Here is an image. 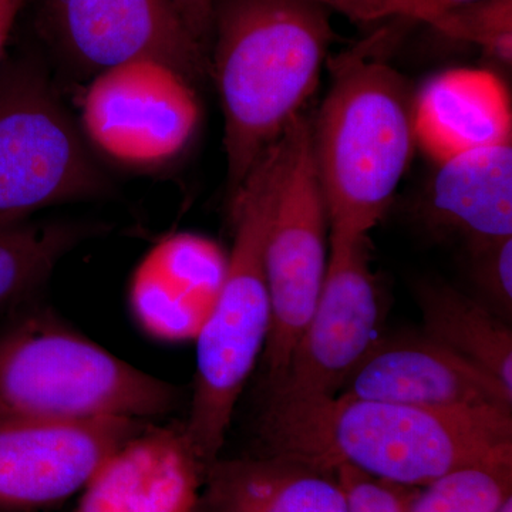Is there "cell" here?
<instances>
[{"instance_id": "3", "label": "cell", "mask_w": 512, "mask_h": 512, "mask_svg": "<svg viewBox=\"0 0 512 512\" xmlns=\"http://www.w3.org/2000/svg\"><path fill=\"white\" fill-rule=\"evenodd\" d=\"M377 39L329 60V90L311 119L312 160L330 235L369 237L392 204L417 147L416 92L375 55Z\"/></svg>"}, {"instance_id": "28", "label": "cell", "mask_w": 512, "mask_h": 512, "mask_svg": "<svg viewBox=\"0 0 512 512\" xmlns=\"http://www.w3.org/2000/svg\"><path fill=\"white\" fill-rule=\"evenodd\" d=\"M497 512H512V497L508 498V500L498 508Z\"/></svg>"}, {"instance_id": "26", "label": "cell", "mask_w": 512, "mask_h": 512, "mask_svg": "<svg viewBox=\"0 0 512 512\" xmlns=\"http://www.w3.org/2000/svg\"><path fill=\"white\" fill-rule=\"evenodd\" d=\"M25 0H0V59Z\"/></svg>"}, {"instance_id": "6", "label": "cell", "mask_w": 512, "mask_h": 512, "mask_svg": "<svg viewBox=\"0 0 512 512\" xmlns=\"http://www.w3.org/2000/svg\"><path fill=\"white\" fill-rule=\"evenodd\" d=\"M109 180L42 70L28 63L0 72V224L93 200Z\"/></svg>"}, {"instance_id": "13", "label": "cell", "mask_w": 512, "mask_h": 512, "mask_svg": "<svg viewBox=\"0 0 512 512\" xmlns=\"http://www.w3.org/2000/svg\"><path fill=\"white\" fill-rule=\"evenodd\" d=\"M228 255L217 242L191 232L158 241L128 281V309L148 338L163 343L197 339L220 295Z\"/></svg>"}, {"instance_id": "16", "label": "cell", "mask_w": 512, "mask_h": 512, "mask_svg": "<svg viewBox=\"0 0 512 512\" xmlns=\"http://www.w3.org/2000/svg\"><path fill=\"white\" fill-rule=\"evenodd\" d=\"M197 512H348V501L335 471L266 453L218 458Z\"/></svg>"}, {"instance_id": "10", "label": "cell", "mask_w": 512, "mask_h": 512, "mask_svg": "<svg viewBox=\"0 0 512 512\" xmlns=\"http://www.w3.org/2000/svg\"><path fill=\"white\" fill-rule=\"evenodd\" d=\"M42 8L60 50L87 72L153 59L195 87L210 79V56L173 0H42Z\"/></svg>"}, {"instance_id": "24", "label": "cell", "mask_w": 512, "mask_h": 512, "mask_svg": "<svg viewBox=\"0 0 512 512\" xmlns=\"http://www.w3.org/2000/svg\"><path fill=\"white\" fill-rule=\"evenodd\" d=\"M348 512H407L409 487L377 480L352 467L336 468Z\"/></svg>"}, {"instance_id": "8", "label": "cell", "mask_w": 512, "mask_h": 512, "mask_svg": "<svg viewBox=\"0 0 512 512\" xmlns=\"http://www.w3.org/2000/svg\"><path fill=\"white\" fill-rule=\"evenodd\" d=\"M200 121L197 87L153 59L101 70L82 101V130L90 144L134 170H153L180 157Z\"/></svg>"}, {"instance_id": "19", "label": "cell", "mask_w": 512, "mask_h": 512, "mask_svg": "<svg viewBox=\"0 0 512 512\" xmlns=\"http://www.w3.org/2000/svg\"><path fill=\"white\" fill-rule=\"evenodd\" d=\"M103 229L70 220L0 224V313L32 305L63 256Z\"/></svg>"}, {"instance_id": "7", "label": "cell", "mask_w": 512, "mask_h": 512, "mask_svg": "<svg viewBox=\"0 0 512 512\" xmlns=\"http://www.w3.org/2000/svg\"><path fill=\"white\" fill-rule=\"evenodd\" d=\"M328 207L312 160L311 119L302 114L282 138V163L264 242L271 332L264 349L269 392L284 375L311 318L329 262Z\"/></svg>"}, {"instance_id": "17", "label": "cell", "mask_w": 512, "mask_h": 512, "mask_svg": "<svg viewBox=\"0 0 512 512\" xmlns=\"http://www.w3.org/2000/svg\"><path fill=\"white\" fill-rule=\"evenodd\" d=\"M427 220L466 238L470 248L512 238V141L437 163Z\"/></svg>"}, {"instance_id": "14", "label": "cell", "mask_w": 512, "mask_h": 512, "mask_svg": "<svg viewBox=\"0 0 512 512\" xmlns=\"http://www.w3.org/2000/svg\"><path fill=\"white\" fill-rule=\"evenodd\" d=\"M208 470L183 424H147L104 461L74 512H197Z\"/></svg>"}, {"instance_id": "27", "label": "cell", "mask_w": 512, "mask_h": 512, "mask_svg": "<svg viewBox=\"0 0 512 512\" xmlns=\"http://www.w3.org/2000/svg\"><path fill=\"white\" fill-rule=\"evenodd\" d=\"M476 2H481V0H437L441 8L446 10H453Z\"/></svg>"}, {"instance_id": "2", "label": "cell", "mask_w": 512, "mask_h": 512, "mask_svg": "<svg viewBox=\"0 0 512 512\" xmlns=\"http://www.w3.org/2000/svg\"><path fill=\"white\" fill-rule=\"evenodd\" d=\"M210 79L224 114L229 202L303 114L335 39L315 0H221Z\"/></svg>"}, {"instance_id": "9", "label": "cell", "mask_w": 512, "mask_h": 512, "mask_svg": "<svg viewBox=\"0 0 512 512\" xmlns=\"http://www.w3.org/2000/svg\"><path fill=\"white\" fill-rule=\"evenodd\" d=\"M380 323L369 237L329 235L322 291L269 403L336 396L380 338Z\"/></svg>"}, {"instance_id": "15", "label": "cell", "mask_w": 512, "mask_h": 512, "mask_svg": "<svg viewBox=\"0 0 512 512\" xmlns=\"http://www.w3.org/2000/svg\"><path fill=\"white\" fill-rule=\"evenodd\" d=\"M417 146L436 163L477 148L511 143L507 87L483 69L446 70L414 94Z\"/></svg>"}, {"instance_id": "4", "label": "cell", "mask_w": 512, "mask_h": 512, "mask_svg": "<svg viewBox=\"0 0 512 512\" xmlns=\"http://www.w3.org/2000/svg\"><path fill=\"white\" fill-rule=\"evenodd\" d=\"M281 163L282 140L266 151L229 202L234 245L220 295L195 339L194 393L183 427L208 468L220 458L239 397L271 332L264 242Z\"/></svg>"}, {"instance_id": "25", "label": "cell", "mask_w": 512, "mask_h": 512, "mask_svg": "<svg viewBox=\"0 0 512 512\" xmlns=\"http://www.w3.org/2000/svg\"><path fill=\"white\" fill-rule=\"evenodd\" d=\"M173 2L185 25L207 52V43L214 29L215 0H173Z\"/></svg>"}, {"instance_id": "23", "label": "cell", "mask_w": 512, "mask_h": 512, "mask_svg": "<svg viewBox=\"0 0 512 512\" xmlns=\"http://www.w3.org/2000/svg\"><path fill=\"white\" fill-rule=\"evenodd\" d=\"M473 278L481 295L498 316L511 318L512 312V238L470 248Z\"/></svg>"}, {"instance_id": "20", "label": "cell", "mask_w": 512, "mask_h": 512, "mask_svg": "<svg viewBox=\"0 0 512 512\" xmlns=\"http://www.w3.org/2000/svg\"><path fill=\"white\" fill-rule=\"evenodd\" d=\"M410 490L407 512H497L512 497V463L454 468Z\"/></svg>"}, {"instance_id": "1", "label": "cell", "mask_w": 512, "mask_h": 512, "mask_svg": "<svg viewBox=\"0 0 512 512\" xmlns=\"http://www.w3.org/2000/svg\"><path fill=\"white\" fill-rule=\"evenodd\" d=\"M266 453L323 470L352 467L403 487L454 468L512 463V412L427 409L336 394L269 403L261 421Z\"/></svg>"}, {"instance_id": "5", "label": "cell", "mask_w": 512, "mask_h": 512, "mask_svg": "<svg viewBox=\"0 0 512 512\" xmlns=\"http://www.w3.org/2000/svg\"><path fill=\"white\" fill-rule=\"evenodd\" d=\"M173 384L131 366L35 303L0 330V420H148L173 412Z\"/></svg>"}, {"instance_id": "22", "label": "cell", "mask_w": 512, "mask_h": 512, "mask_svg": "<svg viewBox=\"0 0 512 512\" xmlns=\"http://www.w3.org/2000/svg\"><path fill=\"white\" fill-rule=\"evenodd\" d=\"M453 10L463 28L464 42L480 46L487 55L511 64L512 0H481Z\"/></svg>"}, {"instance_id": "21", "label": "cell", "mask_w": 512, "mask_h": 512, "mask_svg": "<svg viewBox=\"0 0 512 512\" xmlns=\"http://www.w3.org/2000/svg\"><path fill=\"white\" fill-rule=\"evenodd\" d=\"M325 9L336 10L352 22L409 19L433 26L451 39L464 40L463 28L454 10L441 8L437 0H315Z\"/></svg>"}, {"instance_id": "18", "label": "cell", "mask_w": 512, "mask_h": 512, "mask_svg": "<svg viewBox=\"0 0 512 512\" xmlns=\"http://www.w3.org/2000/svg\"><path fill=\"white\" fill-rule=\"evenodd\" d=\"M424 335L483 367L512 389V332L484 303L450 285L417 286Z\"/></svg>"}, {"instance_id": "12", "label": "cell", "mask_w": 512, "mask_h": 512, "mask_svg": "<svg viewBox=\"0 0 512 512\" xmlns=\"http://www.w3.org/2000/svg\"><path fill=\"white\" fill-rule=\"evenodd\" d=\"M338 394L427 409L512 412V389L427 335L379 338Z\"/></svg>"}, {"instance_id": "11", "label": "cell", "mask_w": 512, "mask_h": 512, "mask_svg": "<svg viewBox=\"0 0 512 512\" xmlns=\"http://www.w3.org/2000/svg\"><path fill=\"white\" fill-rule=\"evenodd\" d=\"M146 421L0 420V512L47 510L82 493Z\"/></svg>"}]
</instances>
